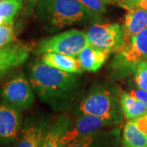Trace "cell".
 Instances as JSON below:
<instances>
[{
  "mask_svg": "<svg viewBox=\"0 0 147 147\" xmlns=\"http://www.w3.org/2000/svg\"><path fill=\"white\" fill-rule=\"evenodd\" d=\"M29 76L32 88L45 100L66 96L77 84L76 74L53 68L42 61H35L32 64Z\"/></svg>",
  "mask_w": 147,
  "mask_h": 147,
  "instance_id": "obj_1",
  "label": "cell"
},
{
  "mask_svg": "<svg viewBox=\"0 0 147 147\" xmlns=\"http://www.w3.org/2000/svg\"><path fill=\"white\" fill-rule=\"evenodd\" d=\"M38 10L39 16L57 28L73 25L95 14L78 0H38Z\"/></svg>",
  "mask_w": 147,
  "mask_h": 147,
  "instance_id": "obj_2",
  "label": "cell"
},
{
  "mask_svg": "<svg viewBox=\"0 0 147 147\" xmlns=\"http://www.w3.org/2000/svg\"><path fill=\"white\" fill-rule=\"evenodd\" d=\"M142 61H147V28L132 37L116 53L111 63L112 75L117 79L126 77L135 72Z\"/></svg>",
  "mask_w": 147,
  "mask_h": 147,
  "instance_id": "obj_3",
  "label": "cell"
},
{
  "mask_svg": "<svg viewBox=\"0 0 147 147\" xmlns=\"http://www.w3.org/2000/svg\"><path fill=\"white\" fill-rule=\"evenodd\" d=\"M89 44L87 33L79 30H71L42 39L38 42L35 53H58L77 57L86 46Z\"/></svg>",
  "mask_w": 147,
  "mask_h": 147,
  "instance_id": "obj_4",
  "label": "cell"
},
{
  "mask_svg": "<svg viewBox=\"0 0 147 147\" xmlns=\"http://www.w3.org/2000/svg\"><path fill=\"white\" fill-rule=\"evenodd\" d=\"M78 111L80 115H88L119 121L120 111L118 101L107 90H96L81 101Z\"/></svg>",
  "mask_w": 147,
  "mask_h": 147,
  "instance_id": "obj_5",
  "label": "cell"
},
{
  "mask_svg": "<svg viewBox=\"0 0 147 147\" xmlns=\"http://www.w3.org/2000/svg\"><path fill=\"white\" fill-rule=\"evenodd\" d=\"M91 45L117 53L125 44V39L122 27L119 24H95L86 32Z\"/></svg>",
  "mask_w": 147,
  "mask_h": 147,
  "instance_id": "obj_6",
  "label": "cell"
},
{
  "mask_svg": "<svg viewBox=\"0 0 147 147\" xmlns=\"http://www.w3.org/2000/svg\"><path fill=\"white\" fill-rule=\"evenodd\" d=\"M1 98L4 102L21 109H28L34 101L31 84L23 73L7 82L1 88Z\"/></svg>",
  "mask_w": 147,
  "mask_h": 147,
  "instance_id": "obj_7",
  "label": "cell"
},
{
  "mask_svg": "<svg viewBox=\"0 0 147 147\" xmlns=\"http://www.w3.org/2000/svg\"><path fill=\"white\" fill-rule=\"evenodd\" d=\"M119 122V121L116 119L99 116L88 115H80L76 123L65 133L61 140V145L64 147L72 141L97 132L101 128L117 124Z\"/></svg>",
  "mask_w": 147,
  "mask_h": 147,
  "instance_id": "obj_8",
  "label": "cell"
},
{
  "mask_svg": "<svg viewBox=\"0 0 147 147\" xmlns=\"http://www.w3.org/2000/svg\"><path fill=\"white\" fill-rule=\"evenodd\" d=\"M21 110L7 102H0V142L10 144L16 141L21 130Z\"/></svg>",
  "mask_w": 147,
  "mask_h": 147,
  "instance_id": "obj_9",
  "label": "cell"
},
{
  "mask_svg": "<svg viewBox=\"0 0 147 147\" xmlns=\"http://www.w3.org/2000/svg\"><path fill=\"white\" fill-rule=\"evenodd\" d=\"M31 50L29 44L16 40L0 47V78L25 63Z\"/></svg>",
  "mask_w": 147,
  "mask_h": 147,
  "instance_id": "obj_10",
  "label": "cell"
},
{
  "mask_svg": "<svg viewBox=\"0 0 147 147\" xmlns=\"http://www.w3.org/2000/svg\"><path fill=\"white\" fill-rule=\"evenodd\" d=\"M125 43L131 38L147 28V11L140 7L128 9L122 25Z\"/></svg>",
  "mask_w": 147,
  "mask_h": 147,
  "instance_id": "obj_11",
  "label": "cell"
},
{
  "mask_svg": "<svg viewBox=\"0 0 147 147\" xmlns=\"http://www.w3.org/2000/svg\"><path fill=\"white\" fill-rule=\"evenodd\" d=\"M110 53L88 44L78 55V60L84 70L95 72L98 70L109 57Z\"/></svg>",
  "mask_w": 147,
  "mask_h": 147,
  "instance_id": "obj_12",
  "label": "cell"
},
{
  "mask_svg": "<svg viewBox=\"0 0 147 147\" xmlns=\"http://www.w3.org/2000/svg\"><path fill=\"white\" fill-rule=\"evenodd\" d=\"M47 129V123L42 122H31L26 124L16 147H40Z\"/></svg>",
  "mask_w": 147,
  "mask_h": 147,
  "instance_id": "obj_13",
  "label": "cell"
},
{
  "mask_svg": "<svg viewBox=\"0 0 147 147\" xmlns=\"http://www.w3.org/2000/svg\"><path fill=\"white\" fill-rule=\"evenodd\" d=\"M41 61L53 68L69 73L80 74L84 70L78 58L58 53H44L42 55Z\"/></svg>",
  "mask_w": 147,
  "mask_h": 147,
  "instance_id": "obj_14",
  "label": "cell"
},
{
  "mask_svg": "<svg viewBox=\"0 0 147 147\" xmlns=\"http://www.w3.org/2000/svg\"><path fill=\"white\" fill-rule=\"evenodd\" d=\"M71 127V122L67 116H59L47 129L46 136L40 147H62L61 140Z\"/></svg>",
  "mask_w": 147,
  "mask_h": 147,
  "instance_id": "obj_15",
  "label": "cell"
},
{
  "mask_svg": "<svg viewBox=\"0 0 147 147\" xmlns=\"http://www.w3.org/2000/svg\"><path fill=\"white\" fill-rule=\"evenodd\" d=\"M121 110L127 119L131 120L147 115V107L129 92H123L119 100Z\"/></svg>",
  "mask_w": 147,
  "mask_h": 147,
  "instance_id": "obj_16",
  "label": "cell"
},
{
  "mask_svg": "<svg viewBox=\"0 0 147 147\" xmlns=\"http://www.w3.org/2000/svg\"><path fill=\"white\" fill-rule=\"evenodd\" d=\"M124 147H147V135L137 127L134 119L127 122L123 131Z\"/></svg>",
  "mask_w": 147,
  "mask_h": 147,
  "instance_id": "obj_17",
  "label": "cell"
},
{
  "mask_svg": "<svg viewBox=\"0 0 147 147\" xmlns=\"http://www.w3.org/2000/svg\"><path fill=\"white\" fill-rule=\"evenodd\" d=\"M23 7L22 0L0 1V26L13 24L15 16Z\"/></svg>",
  "mask_w": 147,
  "mask_h": 147,
  "instance_id": "obj_18",
  "label": "cell"
},
{
  "mask_svg": "<svg viewBox=\"0 0 147 147\" xmlns=\"http://www.w3.org/2000/svg\"><path fill=\"white\" fill-rule=\"evenodd\" d=\"M99 131L72 141L64 147H105V139Z\"/></svg>",
  "mask_w": 147,
  "mask_h": 147,
  "instance_id": "obj_19",
  "label": "cell"
},
{
  "mask_svg": "<svg viewBox=\"0 0 147 147\" xmlns=\"http://www.w3.org/2000/svg\"><path fill=\"white\" fill-rule=\"evenodd\" d=\"M134 79L139 89L147 91V61H142L137 65Z\"/></svg>",
  "mask_w": 147,
  "mask_h": 147,
  "instance_id": "obj_20",
  "label": "cell"
},
{
  "mask_svg": "<svg viewBox=\"0 0 147 147\" xmlns=\"http://www.w3.org/2000/svg\"><path fill=\"white\" fill-rule=\"evenodd\" d=\"M16 40L13 24L0 26V47L6 46Z\"/></svg>",
  "mask_w": 147,
  "mask_h": 147,
  "instance_id": "obj_21",
  "label": "cell"
},
{
  "mask_svg": "<svg viewBox=\"0 0 147 147\" xmlns=\"http://www.w3.org/2000/svg\"><path fill=\"white\" fill-rule=\"evenodd\" d=\"M80 3L89 9L91 11L101 14L105 13L106 11V7L105 5V3L102 0H78Z\"/></svg>",
  "mask_w": 147,
  "mask_h": 147,
  "instance_id": "obj_22",
  "label": "cell"
},
{
  "mask_svg": "<svg viewBox=\"0 0 147 147\" xmlns=\"http://www.w3.org/2000/svg\"><path fill=\"white\" fill-rule=\"evenodd\" d=\"M130 94L142 102L144 105L147 107V91H144L142 89H135L131 90L129 92Z\"/></svg>",
  "mask_w": 147,
  "mask_h": 147,
  "instance_id": "obj_23",
  "label": "cell"
},
{
  "mask_svg": "<svg viewBox=\"0 0 147 147\" xmlns=\"http://www.w3.org/2000/svg\"><path fill=\"white\" fill-rule=\"evenodd\" d=\"M141 2H142V0H122L120 4H122L125 8L128 10L132 7H138Z\"/></svg>",
  "mask_w": 147,
  "mask_h": 147,
  "instance_id": "obj_24",
  "label": "cell"
},
{
  "mask_svg": "<svg viewBox=\"0 0 147 147\" xmlns=\"http://www.w3.org/2000/svg\"><path fill=\"white\" fill-rule=\"evenodd\" d=\"M138 7H142L143 9L147 11V0H142V2L139 3Z\"/></svg>",
  "mask_w": 147,
  "mask_h": 147,
  "instance_id": "obj_25",
  "label": "cell"
},
{
  "mask_svg": "<svg viewBox=\"0 0 147 147\" xmlns=\"http://www.w3.org/2000/svg\"><path fill=\"white\" fill-rule=\"evenodd\" d=\"M105 3H114V2H118L119 3H121L122 0H102Z\"/></svg>",
  "mask_w": 147,
  "mask_h": 147,
  "instance_id": "obj_26",
  "label": "cell"
},
{
  "mask_svg": "<svg viewBox=\"0 0 147 147\" xmlns=\"http://www.w3.org/2000/svg\"><path fill=\"white\" fill-rule=\"evenodd\" d=\"M26 1H28L29 3H34L36 2H38V0H26Z\"/></svg>",
  "mask_w": 147,
  "mask_h": 147,
  "instance_id": "obj_27",
  "label": "cell"
},
{
  "mask_svg": "<svg viewBox=\"0 0 147 147\" xmlns=\"http://www.w3.org/2000/svg\"><path fill=\"white\" fill-rule=\"evenodd\" d=\"M0 1H1V0H0Z\"/></svg>",
  "mask_w": 147,
  "mask_h": 147,
  "instance_id": "obj_28",
  "label": "cell"
}]
</instances>
